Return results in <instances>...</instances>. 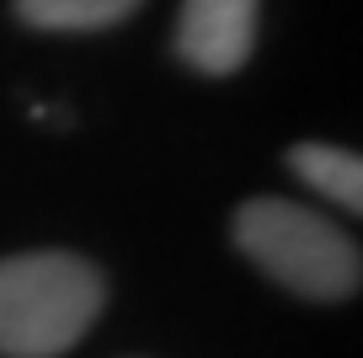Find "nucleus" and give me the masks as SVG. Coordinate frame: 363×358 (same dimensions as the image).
I'll use <instances>...</instances> for the list:
<instances>
[{"label": "nucleus", "mask_w": 363, "mask_h": 358, "mask_svg": "<svg viewBox=\"0 0 363 358\" xmlns=\"http://www.w3.org/2000/svg\"><path fill=\"white\" fill-rule=\"evenodd\" d=\"M257 0H182L177 59L198 75H235L257 48Z\"/></svg>", "instance_id": "3"}, {"label": "nucleus", "mask_w": 363, "mask_h": 358, "mask_svg": "<svg viewBox=\"0 0 363 358\" xmlns=\"http://www.w3.org/2000/svg\"><path fill=\"white\" fill-rule=\"evenodd\" d=\"M289 171L299 182H310V192H320L326 203H337L342 214L363 209V161L342 145H320V139H299L289 150Z\"/></svg>", "instance_id": "4"}, {"label": "nucleus", "mask_w": 363, "mask_h": 358, "mask_svg": "<svg viewBox=\"0 0 363 358\" xmlns=\"http://www.w3.org/2000/svg\"><path fill=\"white\" fill-rule=\"evenodd\" d=\"M107 278L75 251L0 257V358H65L96 326Z\"/></svg>", "instance_id": "1"}, {"label": "nucleus", "mask_w": 363, "mask_h": 358, "mask_svg": "<svg viewBox=\"0 0 363 358\" xmlns=\"http://www.w3.org/2000/svg\"><path fill=\"white\" fill-rule=\"evenodd\" d=\"M235 246L262 278L315 305H342L363 283V251L337 219L294 198H251L235 209Z\"/></svg>", "instance_id": "2"}, {"label": "nucleus", "mask_w": 363, "mask_h": 358, "mask_svg": "<svg viewBox=\"0 0 363 358\" xmlns=\"http://www.w3.org/2000/svg\"><path fill=\"white\" fill-rule=\"evenodd\" d=\"M145 0H16V22L38 33H102L139 11Z\"/></svg>", "instance_id": "5"}]
</instances>
